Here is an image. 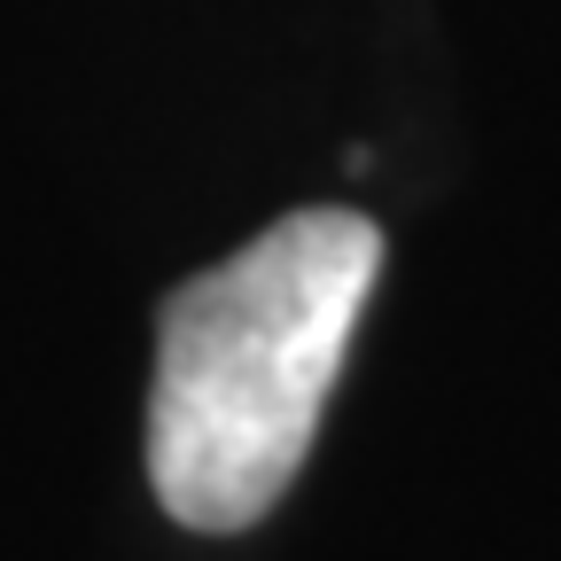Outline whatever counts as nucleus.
Instances as JSON below:
<instances>
[{"label":"nucleus","mask_w":561,"mask_h":561,"mask_svg":"<svg viewBox=\"0 0 561 561\" xmlns=\"http://www.w3.org/2000/svg\"><path fill=\"white\" fill-rule=\"evenodd\" d=\"M382 273L359 210H297L172 289L149 382V483L187 530H250L297 483Z\"/></svg>","instance_id":"nucleus-1"}]
</instances>
